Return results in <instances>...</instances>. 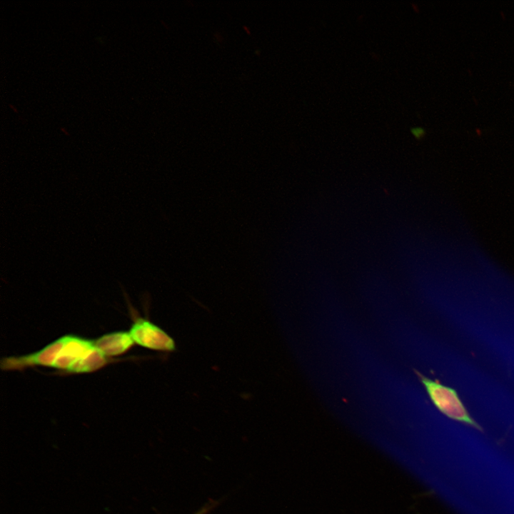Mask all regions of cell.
Returning <instances> with one entry per match:
<instances>
[{"instance_id":"7a4b0ae2","label":"cell","mask_w":514,"mask_h":514,"mask_svg":"<svg viewBox=\"0 0 514 514\" xmlns=\"http://www.w3.org/2000/svg\"><path fill=\"white\" fill-rule=\"evenodd\" d=\"M415 373L431 401L441 413L453 420L483 431V428L470 415L454 389L428 378L418 371Z\"/></svg>"},{"instance_id":"277c9868","label":"cell","mask_w":514,"mask_h":514,"mask_svg":"<svg viewBox=\"0 0 514 514\" xmlns=\"http://www.w3.org/2000/svg\"><path fill=\"white\" fill-rule=\"evenodd\" d=\"M96 348L106 357L124 353L133 345L128 332L116 331L104 334L94 340Z\"/></svg>"},{"instance_id":"5b68a950","label":"cell","mask_w":514,"mask_h":514,"mask_svg":"<svg viewBox=\"0 0 514 514\" xmlns=\"http://www.w3.org/2000/svg\"><path fill=\"white\" fill-rule=\"evenodd\" d=\"M218 505V501L213 500H209V501L208 503H206L203 506H202L199 510H198L193 514H208Z\"/></svg>"},{"instance_id":"6da1fadb","label":"cell","mask_w":514,"mask_h":514,"mask_svg":"<svg viewBox=\"0 0 514 514\" xmlns=\"http://www.w3.org/2000/svg\"><path fill=\"white\" fill-rule=\"evenodd\" d=\"M107 360L96 348L94 340L68 334L34 353L3 358L1 368L4 371H21L43 366L71 373H85L101 368Z\"/></svg>"},{"instance_id":"3957f363","label":"cell","mask_w":514,"mask_h":514,"mask_svg":"<svg viewBox=\"0 0 514 514\" xmlns=\"http://www.w3.org/2000/svg\"><path fill=\"white\" fill-rule=\"evenodd\" d=\"M128 333L134 343L146 348L162 352H173L176 349L175 341L171 336L144 318L137 317Z\"/></svg>"}]
</instances>
